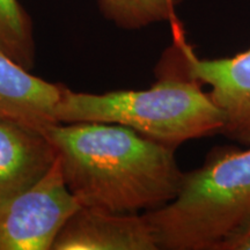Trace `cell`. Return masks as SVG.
<instances>
[{"label": "cell", "instance_id": "277c9868", "mask_svg": "<svg viewBox=\"0 0 250 250\" xmlns=\"http://www.w3.org/2000/svg\"><path fill=\"white\" fill-rule=\"evenodd\" d=\"M80 208L56 159L35 184L0 202V250H52L59 233Z\"/></svg>", "mask_w": 250, "mask_h": 250}, {"label": "cell", "instance_id": "8fae6325", "mask_svg": "<svg viewBox=\"0 0 250 250\" xmlns=\"http://www.w3.org/2000/svg\"><path fill=\"white\" fill-rule=\"evenodd\" d=\"M219 250H250V223L228 236Z\"/></svg>", "mask_w": 250, "mask_h": 250}, {"label": "cell", "instance_id": "52a82bcc", "mask_svg": "<svg viewBox=\"0 0 250 250\" xmlns=\"http://www.w3.org/2000/svg\"><path fill=\"white\" fill-rule=\"evenodd\" d=\"M64 85L34 76L0 52V118L45 132L59 123L57 109Z\"/></svg>", "mask_w": 250, "mask_h": 250}, {"label": "cell", "instance_id": "3957f363", "mask_svg": "<svg viewBox=\"0 0 250 250\" xmlns=\"http://www.w3.org/2000/svg\"><path fill=\"white\" fill-rule=\"evenodd\" d=\"M164 250H219L250 223V146L215 147L184 173L173 201L145 212Z\"/></svg>", "mask_w": 250, "mask_h": 250}, {"label": "cell", "instance_id": "5b68a950", "mask_svg": "<svg viewBox=\"0 0 250 250\" xmlns=\"http://www.w3.org/2000/svg\"><path fill=\"white\" fill-rule=\"evenodd\" d=\"M186 59L189 73L210 87L208 95L223 112L220 134L250 146V49L233 57L205 59L187 42Z\"/></svg>", "mask_w": 250, "mask_h": 250}, {"label": "cell", "instance_id": "30bf717a", "mask_svg": "<svg viewBox=\"0 0 250 250\" xmlns=\"http://www.w3.org/2000/svg\"><path fill=\"white\" fill-rule=\"evenodd\" d=\"M182 0H99V7L107 20L125 30L142 29L154 23L176 19Z\"/></svg>", "mask_w": 250, "mask_h": 250}, {"label": "cell", "instance_id": "ba28073f", "mask_svg": "<svg viewBox=\"0 0 250 250\" xmlns=\"http://www.w3.org/2000/svg\"><path fill=\"white\" fill-rule=\"evenodd\" d=\"M56 159L57 151L45 132L0 118V202L35 184Z\"/></svg>", "mask_w": 250, "mask_h": 250}, {"label": "cell", "instance_id": "6da1fadb", "mask_svg": "<svg viewBox=\"0 0 250 250\" xmlns=\"http://www.w3.org/2000/svg\"><path fill=\"white\" fill-rule=\"evenodd\" d=\"M62 176L83 208L116 213L154 211L173 201L184 171L175 149L130 127L101 122L57 123L45 131Z\"/></svg>", "mask_w": 250, "mask_h": 250}, {"label": "cell", "instance_id": "9c48e42d", "mask_svg": "<svg viewBox=\"0 0 250 250\" xmlns=\"http://www.w3.org/2000/svg\"><path fill=\"white\" fill-rule=\"evenodd\" d=\"M0 52L27 70L35 66L33 20L19 0H0Z\"/></svg>", "mask_w": 250, "mask_h": 250}, {"label": "cell", "instance_id": "8992f818", "mask_svg": "<svg viewBox=\"0 0 250 250\" xmlns=\"http://www.w3.org/2000/svg\"><path fill=\"white\" fill-rule=\"evenodd\" d=\"M156 232L139 213L81 208L70 218L52 250H158Z\"/></svg>", "mask_w": 250, "mask_h": 250}, {"label": "cell", "instance_id": "7a4b0ae2", "mask_svg": "<svg viewBox=\"0 0 250 250\" xmlns=\"http://www.w3.org/2000/svg\"><path fill=\"white\" fill-rule=\"evenodd\" d=\"M173 43L156 67V81L147 89L102 94L64 87L57 109L59 123L101 122L124 125L145 138L176 149L188 140L220 134L224 115L202 83L189 73L187 39L177 21Z\"/></svg>", "mask_w": 250, "mask_h": 250}]
</instances>
